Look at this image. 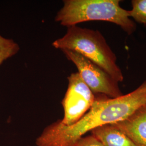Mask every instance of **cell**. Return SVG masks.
<instances>
[{
    "mask_svg": "<svg viewBox=\"0 0 146 146\" xmlns=\"http://www.w3.org/2000/svg\"><path fill=\"white\" fill-rule=\"evenodd\" d=\"M94 103L77 122L65 125L58 120L48 125L36 140V146H69L87 133L102 125L114 124L146 104V80L135 90L116 98L95 94Z\"/></svg>",
    "mask_w": 146,
    "mask_h": 146,
    "instance_id": "cell-1",
    "label": "cell"
},
{
    "mask_svg": "<svg viewBox=\"0 0 146 146\" xmlns=\"http://www.w3.org/2000/svg\"><path fill=\"white\" fill-rule=\"evenodd\" d=\"M52 46L61 51L78 52L104 69L117 82L124 77L117 64V58L103 35L98 31L78 26L67 27L66 33L55 40Z\"/></svg>",
    "mask_w": 146,
    "mask_h": 146,
    "instance_id": "cell-2",
    "label": "cell"
},
{
    "mask_svg": "<svg viewBox=\"0 0 146 146\" xmlns=\"http://www.w3.org/2000/svg\"><path fill=\"white\" fill-rule=\"evenodd\" d=\"M55 21L63 26H77L92 21L109 22L120 27L128 35L135 31V23L119 0H64Z\"/></svg>",
    "mask_w": 146,
    "mask_h": 146,
    "instance_id": "cell-3",
    "label": "cell"
},
{
    "mask_svg": "<svg viewBox=\"0 0 146 146\" xmlns=\"http://www.w3.org/2000/svg\"><path fill=\"white\" fill-rule=\"evenodd\" d=\"M62 52L75 65L80 77L94 94H102L110 98L123 95L119 82L98 65L78 52L68 50Z\"/></svg>",
    "mask_w": 146,
    "mask_h": 146,
    "instance_id": "cell-4",
    "label": "cell"
},
{
    "mask_svg": "<svg viewBox=\"0 0 146 146\" xmlns=\"http://www.w3.org/2000/svg\"><path fill=\"white\" fill-rule=\"evenodd\" d=\"M68 85L62 101L64 115L61 122L71 125L77 122L90 109L95 95L84 82L78 72L68 77Z\"/></svg>",
    "mask_w": 146,
    "mask_h": 146,
    "instance_id": "cell-5",
    "label": "cell"
},
{
    "mask_svg": "<svg viewBox=\"0 0 146 146\" xmlns=\"http://www.w3.org/2000/svg\"><path fill=\"white\" fill-rule=\"evenodd\" d=\"M114 125L128 136L136 146H146V104Z\"/></svg>",
    "mask_w": 146,
    "mask_h": 146,
    "instance_id": "cell-6",
    "label": "cell"
},
{
    "mask_svg": "<svg viewBox=\"0 0 146 146\" xmlns=\"http://www.w3.org/2000/svg\"><path fill=\"white\" fill-rule=\"evenodd\" d=\"M90 132L104 146H136L128 136L114 124L100 126Z\"/></svg>",
    "mask_w": 146,
    "mask_h": 146,
    "instance_id": "cell-7",
    "label": "cell"
},
{
    "mask_svg": "<svg viewBox=\"0 0 146 146\" xmlns=\"http://www.w3.org/2000/svg\"><path fill=\"white\" fill-rule=\"evenodd\" d=\"M20 49V47L17 42L0 35V66L5 60L15 55Z\"/></svg>",
    "mask_w": 146,
    "mask_h": 146,
    "instance_id": "cell-8",
    "label": "cell"
},
{
    "mask_svg": "<svg viewBox=\"0 0 146 146\" xmlns=\"http://www.w3.org/2000/svg\"><path fill=\"white\" fill-rule=\"evenodd\" d=\"M131 5L132 9L128 11L129 17L146 26V0L131 1Z\"/></svg>",
    "mask_w": 146,
    "mask_h": 146,
    "instance_id": "cell-9",
    "label": "cell"
},
{
    "mask_svg": "<svg viewBox=\"0 0 146 146\" xmlns=\"http://www.w3.org/2000/svg\"><path fill=\"white\" fill-rule=\"evenodd\" d=\"M69 146H104L93 135L82 136Z\"/></svg>",
    "mask_w": 146,
    "mask_h": 146,
    "instance_id": "cell-10",
    "label": "cell"
}]
</instances>
